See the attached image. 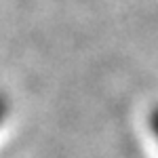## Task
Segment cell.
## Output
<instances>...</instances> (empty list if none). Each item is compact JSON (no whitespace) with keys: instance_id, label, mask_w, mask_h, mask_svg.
I'll list each match as a JSON object with an SVG mask.
<instances>
[{"instance_id":"obj_2","label":"cell","mask_w":158,"mask_h":158,"mask_svg":"<svg viewBox=\"0 0 158 158\" xmlns=\"http://www.w3.org/2000/svg\"><path fill=\"white\" fill-rule=\"evenodd\" d=\"M6 114H9V101H6V97H4V95L0 93V124L4 122Z\"/></svg>"},{"instance_id":"obj_1","label":"cell","mask_w":158,"mask_h":158,"mask_svg":"<svg viewBox=\"0 0 158 158\" xmlns=\"http://www.w3.org/2000/svg\"><path fill=\"white\" fill-rule=\"evenodd\" d=\"M150 129H152L154 137L158 139V106L152 110V114H150Z\"/></svg>"}]
</instances>
